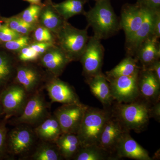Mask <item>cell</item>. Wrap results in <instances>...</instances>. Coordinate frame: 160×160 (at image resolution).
Segmentation results:
<instances>
[{"label":"cell","mask_w":160,"mask_h":160,"mask_svg":"<svg viewBox=\"0 0 160 160\" xmlns=\"http://www.w3.org/2000/svg\"><path fill=\"white\" fill-rule=\"evenodd\" d=\"M84 15L94 36L101 40L114 35L121 29L109 0L97 1L94 7Z\"/></svg>","instance_id":"1"},{"label":"cell","mask_w":160,"mask_h":160,"mask_svg":"<svg viewBox=\"0 0 160 160\" xmlns=\"http://www.w3.org/2000/svg\"><path fill=\"white\" fill-rule=\"evenodd\" d=\"M148 102L137 99L130 103H118L112 112L126 130L140 132L147 128L151 118Z\"/></svg>","instance_id":"2"},{"label":"cell","mask_w":160,"mask_h":160,"mask_svg":"<svg viewBox=\"0 0 160 160\" xmlns=\"http://www.w3.org/2000/svg\"><path fill=\"white\" fill-rule=\"evenodd\" d=\"M111 112L88 106L77 132L81 146L98 145L100 136Z\"/></svg>","instance_id":"3"},{"label":"cell","mask_w":160,"mask_h":160,"mask_svg":"<svg viewBox=\"0 0 160 160\" xmlns=\"http://www.w3.org/2000/svg\"><path fill=\"white\" fill-rule=\"evenodd\" d=\"M57 34L60 48L70 60L80 59L89 38L87 29H77L66 21Z\"/></svg>","instance_id":"4"},{"label":"cell","mask_w":160,"mask_h":160,"mask_svg":"<svg viewBox=\"0 0 160 160\" xmlns=\"http://www.w3.org/2000/svg\"><path fill=\"white\" fill-rule=\"evenodd\" d=\"M49 105L44 95L38 90L29 97L21 114L12 120L14 125L37 126L50 115Z\"/></svg>","instance_id":"5"},{"label":"cell","mask_w":160,"mask_h":160,"mask_svg":"<svg viewBox=\"0 0 160 160\" xmlns=\"http://www.w3.org/2000/svg\"><path fill=\"white\" fill-rule=\"evenodd\" d=\"M139 70L131 75L106 78L109 82L112 95L117 103L131 102L141 96L138 86Z\"/></svg>","instance_id":"6"},{"label":"cell","mask_w":160,"mask_h":160,"mask_svg":"<svg viewBox=\"0 0 160 160\" xmlns=\"http://www.w3.org/2000/svg\"><path fill=\"white\" fill-rule=\"evenodd\" d=\"M88 106L81 104H63L55 111L62 133L77 134Z\"/></svg>","instance_id":"7"},{"label":"cell","mask_w":160,"mask_h":160,"mask_svg":"<svg viewBox=\"0 0 160 160\" xmlns=\"http://www.w3.org/2000/svg\"><path fill=\"white\" fill-rule=\"evenodd\" d=\"M104 54V47L101 40L94 36L89 38L80 58L83 73L86 78L102 72Z\"/></svg>","instance_id":"8"},{"label":"cell","mask_w":160,"mask_h":160,"mask_svg":"<svg viewBox=\"0 0 160 160\" xmlns=\"http://www.w3.org/2000/svg\"><path fill=\"white\" fill-rule=\"evenodd\" d=\"M28 94L18 84L8 86L3 90L0 94V100L6 118L21 114L29 98Z\"/></svg>","instance_id":"9"},{"label":"cell","mask_w":160,"mask_h":160,"mask_svg":"<svg viewBox=\"0 0 160 160\" xmlns=\"http://www.w3.org/2000/svg\"><path fill=\"white\" fill-rule=\"evenodd\" d=\"M17 126L9 132L8 144L12 154L22 156L31 150L34 145L36 135L30 126L24 124Z\"/></svg>","instance_id":"10"},{"label":"cell","mask_w":160,"mask_h":160,"mask_svg":"<svg viewBox=\"0 0 160 160\" xmlns=\"http://www.w3.org/2000/svg\"><path fill=\"white\" fill-rule=\"evenodd\" d=\"M126 132L129 131L123 127L111 112L103 127L98 146L113 156L118 142Z\"/></svg>","instance_id":"11"},{"label":"cell","mask_w":160,"mask_h":160,"mask_svg":"<svg viewBox=\"0 0 160 160\" xmlns=\"http://www.w3.org/2000/svg\"><path fill=\"white\" fill-rule=\"evenodd\" d=\"M144 8L145 16L142 25L137 31L126 38V48L127 53L129 54L128 56L132 57L136 54L144 41L152 36L153 22L157 11Z\"/></svg>","instance_id":"12"},{"label":"cell","mask_w":160,"mask_h":160,"mask_svg":"<svg viewBox=\"0 0 160 160\" xmlns=\"http://www.w3.org/2000/svg\"><path fill=\"white\" fill-rule=\"evenodd\" d=\"M145 16V8L137 2L126 4L122 8L120 25L126 34V38L137 31Z\"/></svg>","instance_id":"13"},{"label":"cell","mask_w":160,"mask_h":160,"mask_svg":"<svg viewBox=\"0 0 160 160\" xmlns=\"http://www.w3.org/2000/svg\"><path fill=\"white\" fill-rule=\"evenodd\" d=\"M46 87L49 98L53 102L62 104L82 103L74 89L59 79L52 78L46 84Z\"/></svg>","instance_id":"14"},{"label":"cell","mask_w":160,"mask_h":160,"mask_svg":"<svg viewBox=\"0 0 160 160\" xmlns=\"http://www.w3.org/2000/svg\"><path fill=\"white\" fill-rule=\"evenodd\" d=\"M116 158H129L138 160H152L149 152L126 132L118 142L114 152Z\"/></svg>","instance_id":"15"},{"label":"cell","mask_w":160,"mask_h":160,"mask_svg":"<svg viewBox=\"0 0 160 160\" xmlns=\"http://www.w3.org/2000/svg\"><path fill=\"white\" fill-rule=\"evenodd\" d=\"M138 86L140 96L146 101L152 103L159 101L160 82L150 69L139 70Z\"/></svg>","instance_id":"16"},{"label":"cell","mask_w":160,"mask_h":160,"mask_svg":"<svg viewBox=\"0 0 160 160\" xmlns=\"http://www.w3.org/2000/svg\"><path fill=\"white\" fill-rule=\"evenodd\" d=\"M92 93L106 107L111 106L113 101L109 82L102 72L87 78Z\"/></svg>","instance_id":"17"},{"label":"cell","mask_w":160,"mask_h":160,"mask_svg":"<svg viewBox=\"0 0 160 160\" xmlns=\"http://www.w3.org/2000/svg\"><path fill=\"white\" fill-rule=\"evenodd\" d=\"M47 51L42 57L41 63L52 73L59 75L71 61L60 48L53 47Z\"/></svg>","instance_id":"18"},{"label":"cell","mask_w":160,"mask_h":160,"mask_svg":"<svg viewBox=\"0 0 160 160\" xmlns=\"http://www.w3.org/2000/svg\"><path fill=\"white\" fill-rule=\"evenodd\" d=\"M158 38L150 37L144 41L136 52L138 60L142 65L143 69H146L160 58L159 44Z\"/></svg>","instance_id":"19"},{"label":"cell","mask_w":160,"mask_h":160,"mask_svg":"<svg viewBox=\"0 0 160 160\" xmlns=\"http://www.w3.org/2000/svg\"><path fill=\"white\" fill-rule=\"evenodd\" d=\"M36 135L44 142L55 143L62 133L58 121L55 116L49 115L46 119L36 126Z\"/></svg>","instance_id":"20"},{"label":"cell","mask_w":160,"mask_h":160,"mask_svg":"<svg viewBox=\"0 0 160 160\" xmlns=\"http://www.w3.org/2000/svg\"><path fill=\"white\" fill-rule=\"evenodd\" d=\"M40 75L36 69L28 66H20L17 70L16 80L29 94L37 91L40 82Z\"/></svg>","instance_id":"21"},{"label":"cell","mask_w":160,"mask_h":160,"mask_svg":"<svg viewBox=\"0 0 160 160\" xmlns=\"http://www.w3.org/2000/svg\"><path fill=\"white\" fill-rule=\"evenodd\" d=\"M55 143L63 158L67 160L72 159L81 147L77 135L73 133H62Z\"/></svg>","instance_id":"22"},{"label":"cell","mask_w":160,"mask_h":160,"mask_svg":"<svg viewBox=\"0 0 160 160\" xmlns=\"http://www.w3.org/2000/svg\"><path fill=\"white\" fill-rule=\"evenodd\" d=\"M39 18L44 27L56 33H58L66 22L55 10L52 4L43 6Z\"/></svg>","instance_id":"23"},{"label":"cell","mask_w":160,"mask_h":160,"mask_svg":"<svg viewBox=\"0 0 160 160\" xmlns=\"http://www.w3.org/2000/svg\"><path fill=\"white\" fill-rule=\"evenodd\" d=\"M86 0H66L58 4H52L58 13L64 19L68 20L76 15L83 14Z\"/></svg>","instance_id":"24"},{"label":"cell","mask_w":160,"mask_h":160,"mask_svg":"<svg viewBox=\"0 0 160 160\" xmlns=\"http://www.w3.org/2000/svg\"><path fill=\"white\" fill-rule=\"evenodd\" d=\"M108 152L98 145L81 146L72 159L75 160H106L114 158Z\"/></svg>","instance_id":"25"},{"label":"cell","mask_w":160,"mask_h":160,"mask_svg":"<svg viewBox=\"0 0 160 160\" xmlns=\"http://www.w3.org/2000/svg\"><path fill=\"white\" fill-rule=\"evenodd\" d=\"M33 160H60L63 159L55 143L44 142L41 143L31 156Z\"/></svg>","instance_id":"26"},{"label":"cell","mask_w":160,"mask_h":160,"mask_svg":"<svg viewBox=\"0 0 160 160\" xmlns=\"http://www.w3.org/2000/svg\"><path fill=\"white\" fill-rule=\"evenodd\" d=\"M139 70L137 65V60L128 56L110 71L106 72L107 78H113L133 74Z\"/></svg>","instance_id":"27"},{"label":"cell","mask_w":160,"mask_h":160,"mask_svg":"<svg viewBox=\"0 0 160 160\" xmlns=\"http://www.w3.org/2000/svg\"><path fill=\"white\" fill-rule=\"evenodd\" d=\"M12 71L11 61L8 57L0 53V85L9 80Z\"/></svg>","instance_id":"28"},{"label":"cell","mask_w":160,"mask_h":160,"mask_svg":"<svg viewBox=\"0 0 160 160\" xmlns=\"http://www.w3.org/2000/svg\"><path fill=\"white\" fill-rule=\"evenodd\" d=\"M43 6L31 5L23 11L20 17L26 22L33 25L38 21Z\"/></svg>","instance_id":"29"},{"label":"cell","mask_w":160,"mask_h":160,"mask_svg":"<svg viewBox=\"0 0 160 160\" xmlns=\"http://www.w3.org/2000/svg\"><path fill=\"white\" fill-rule=\"evenodd\" d=\"M29 39L26 36H21L17 38L5 42L6 49L13 51H19L24 47L28 46Z\"/></svg>","instance_id":"30"},{"label":"cell","mask_w":160,"mask_h":160,"mask_svg":"<svg viewBox=\"0 0 160 160\" xmlns=\"http://www.w3.org/2000/svg\"><path fill=\"white\" fill-rule=\"evenodd\" d=\"M22 36L21 34L10 29L7 24L0 28V41L6 42Z\"/></svg>","instance_id":"31"},{"label":"cell","mask_w":160,"mask_h":160,"mask_svg":"<svg viewBox=\"0 0 160 160\" xmlns=\"http://www.w3.org/2000/svg\"><path fill=\"white\" fill-rule=\"evenodd\" d=\"M34 37L38 42H53V37L50 30L44 26H40L35 29Z\"/></svg>","instance_id":"32"},{"label":"cell","mask_w":160,"mask_h":160,"mask_svg":"<svg viewBox=\"0 0 160 160\" xmlns=\"http://www.w3.org/2000/svg\"><path fill=\"white\" fill-rule=\"evenodd\" d=\"M39 56L31 46H26L21 49L19 58L22 62H31L36 60Z\"/></svg>","instance_id":"33"},{"label":"cell","mask_w":160,"mask_h":160,"mask_svg":"<svg viewBox=\"0 0 160 160\" xmlns=\"http://www.w3.org/2000/svg\"><path fill=\"white\" fill-rule=\"evenodd\" d=\"M7 129L5 122L0 123V157L6 151L7 144Z\"/></svg>","instance_id":"34"},{"label":"cell","mask_w":160,"mask_h":160,"mask_svg":"<svg viewBox=\"0 0 160 160\" xmlns=\"http://www.w3.org/2000/svg\"><path fill=\"white\" fill-rule=\"evenodd\" d=\"M31 47L40 56L44 54L48 49L53 47V45L51 42H37L32 45Z\"/></svg>","instance_id":"35"},{"label":"cell","mask_w":160,"mask_h":160,"mask_svg":"<svg viewBox=\"0 0 160 160\" xmlns=\"http://www.w3.org/2000/svg\"><path fill=\"white\" fill-rule=\"evenodd\" d=\"M137 2L143 7L151 10H160V0H137Z\"/></svg>","instance_id":"36"},{"label":"cell","mask_w":160,"mask_h":160,"mask_svg":"<svg viewBox=\"0 0 160 160\" xmlns=\"http://www.w3.org/2000/svg\"><path fill=\"white\" fill-rule=\"evenodd\" d=\"M33 29V24L26 22L22 19L19 26H18L15 31L20 34L26 35L32 31Z\"/></svg>","instance_id":"37"},{"label":"cell","mask_w":160,"mask_h":160,"mask_svg":"<svg viewBox=\"0 0 160 160\" xmlns=\"http://www.w3.org/2000/svg\"><path fill=\"white\" fill-rule=\"evenodd\" d=\"M152 36L158 38L160 37V10L156 12L154 22H153Z\"/></svg>","instance_id":"38"},{"label":"cell","mask_w":160,"mask_h":160,"mask_svg":"<svg viewBox=\"0 0 160 160\" xmlns=\"http://www.w3.org/2000/svg\"><path fill=\"white\" fill-rule=\"evenodd\" d=\"M22 21V19L20 17L16 16L7 19L6 22L10 29L16 31Z\"/></svg>","instance_id":"39"},{"label":"cell","mask_w":160,"mask_h":160,"mask_svg":"<svg viewBox=\"0 0 160 160\" xmlns=\"http://www.w3.org/2000/svg\"><path fill=\"white\" fill-rule=\"evenodd\" d=\"M153 106L151 107L150 113L151 117L154 118L158 121L160 119V104L159 101L153 103Z\"/></svg>","instance_id":"40"},{"label":"cell","mask_w":160,"mask_h":160,"mask_svg":"<svg viewBox=\"0 0 160 160\" xmlns=\"http://www.w3.org/2000/svg\"><path fill=\"white\" fill-rule=\"evenodd\" d=\"M146 69H150L153 72L158 80L160 82V62L159 60L155 61Z\"/></svg>","instance_id":"41"},{"label":"cell","mask_w":160,"mask_h":160,"mask_svg":"<svg viewBox=\"0 0 160 160\" xmlns=\"http://www.w3.org/2000/svg\"><path fill=\"white\" fill-rule=\"evenodd\" d=\"M23 1L28 2L30 3L31 5H37V6H44V5H43L42 2H41L42 0H23Z\"/></svg>","instance_id":"42"},{"label":"cell","mask_w":160,"mask_h":160,"mask_svg":"<svg viewBox=\"0 0 160 160\" xmlns=\"http://www.w3.org/2000/svg\"><path fill=\"white\" fill-rule=\"evenodd\" d=\"M4 113L3 112V109L2 106V103H1V100H0V115Z\"/></svg>","instance_id":"43"},{"label":"cell","mask_w":160,"mask_h":160,"mask_svg":"<svg viewBox=\"0 0 160 160\" xmlns=\"http://www.w3.org/2000/svg\"><path fill=\"white\" fill-rule=\"evenodd\" d=\"M1 26H2V25H1V23H0V28H1Z\"/></svg>","instance_id":"44"},{"label":"cell","mask_w":160,"mask_h":160,"mask_svg":"<svg viewBox=\"0 0 160 160\" xmlns=\"http://www.w3.org/2000/svg\"><path fill=\"white\" fill-rule=\"evenodd\" d=\"M95 1H96V2H97V1H99V0H95Z\"/></svg>","instance_id":"45"}]
</instances>
